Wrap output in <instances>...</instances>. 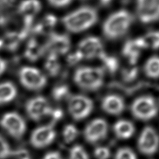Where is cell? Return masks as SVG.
<instances>
[{"label":"cell","instance_id":"1","mask_svg":"<svg viewBox=\"0 0 159 159\" xmlns=\"http://www.w3.org/2000/svg\"><path fill=\"white\" fill-rule=\"evenodd\" d=\"M98 19L97 11L90 6L80 7L62 18V23L66 30L72 33H79L93 26Z\"/></svg>","mask_w":159,"mask_h":159},{"label":"cell","instance_id":"2","mask_svg":"<svg viewBox=\"0 0 159 159\" xmlns=\"http://www.w3.org/2000/svg\"><path fill=\"white\" fill-rule=\"evenodd\" d=\"M132 14L125 9L117 11L110 15L102 25L104 35L109 40H116L124 35L132 24Z\"/></svg>","mask_w":159,"mask_h":159},{"label":"cell","instance_id":"3","mask_svg":"<svg viewBox=\"0 0 159 159\" xmlns=\"http://www.w3.org/2000/svg\"><path fill=\"white\" fill-rule=\"evenodd\" d=\"M73 80L80 88L94 91L102 86L104 70L101 67L81 66L75 71Z\"/></svg>","mask_w":159,"mask_h":159},{"label":"cell","instance_id":"4","mask_svg":"<svg viewBox=\"0 0 159 159\" xmlns=\"http://www.w3.org/2000/svg\"><path fill=\"white\" fill-rule=\"evenodd\" d=\"M131 111L133 116L139 120H150L157 114V103L152 96H142L137 98L132 102Z\"/></svg>","mask_w":159,"mask_h":159},{"label":"cell","instance_id":"5","mask_svg":"<svg viewBox=\"0 0 159 159\" xmlns=\"http://www.w3.org/2000/svg\"><path fill=\"white\" fill-rule=\"evenodd\" d=\"M20 82L26 89L32 91L40 90L47 84L45 75L36 68L24 66L19 72Z\"/></svg>","mask_w":159,"mask_h":159},{"label":"cell","instance_id":"6","mask_svg":"<svg viewBox=\"0 0 159 159\" xmlns=\"http://www.w3.org/2000/svg\"><path fill=\"white\" fill-rule=\"evenodd\" d=\"M93 109L92 100L84 95L76 94L68 99V111L71 116L76 120L87 117Z\"/></svg>","mask_w":159,"mask_h":159},{"label":"cell","instance_id":"7","mask_svg":"<svg viewBox=\"0 0 159 159\" xmlns=\"http://www.w3.org/2000/svg\"><path fill=\"white\" fill-rule=\"evenodd\" d=\"M1 125L13 138L19 139L26 130V124L22 117L16 112L5 114L1 118Z\"/></svg>","mask_w":159,"mask_h":159},{"label":"cell","instance_id":"8","mask_svg":"<svg viewBox=\"0 0 159 159\" xmlns=\"http://www.w3.org/2000/svg\"><path fill=\"white\" fill-rule=\"evenodd\" d=\"M52 108L47 99L42 96L30 99L25 104V111L28 116L35 121H39L47 117Z\"/></svg>","mask_w":159,"mask_h":159},{"label":"cell","instance_id":"9","mask_svg":"<svg viewBox=\"0 0 159 159\" xmlns=\"http://www.w3.org/2000/svg\"><path fill=\"white\" fill-rule=\"evenodd\" d=\"M136 12L140 21L150 24L159 19V0H137Z\"/></svg>","mask_w":159,"mask_h":159},{"label":"cell","instance_id":"10","mask_svg":"<svg viewBox=\"0 0 159 159\" xmlns=\"http://www.w3.org/2000/svg\"><path fill=\"white\" fill-rule=\"evenodd\" d=\"M159 147V137L156 130L150 126L145 127L138 140L140 152L146 155L154 154Z\"/></svg>","mask_w":159,"mask_h":159},{"label":"cell","instance_id":"11","mask_svg":"<svg viewBox=\"0 0 159 159\" xmlns=\"http://www.w3.org/2000/svg\"><path fill=\"white\" fill-rule=\"evenodd\" d=\"M76 50L83 59L99 58L104 52L101 40L94 36H89L80 42Z\"/></svg>","mask_w":159,"mask_h":159},{"label":"cell","instance_id":"12","mask_svg":"<svg viewBox=\"0 0 159 159\" xmlns=\"http://www.w3.org/2000/svg\"><path fill=\"white\" fill-rule=\"evenodd\" d=\"M56 132L53 125H44L36 128L30 135L31 145L37 148H42L51 144L55 140Z\"/></svg>","mask_w":159,"mask_h":159},{"label":"cell","instance_id":"13","mask_svg":"<svg viewBox=\"0 0 159 159\" xmlns=\"http://www.w3.org/2000/svg\"><path fill=\"white\" fill-rule=\"evenodd\" d=\"M108 132V125L103 119H96L90 122L85 127L84 136L86 140L94 143L104 139Z\"/></svg>","mask_w":159,"mask_h":159},{"label":"cell","instance_id":"14","mask_svg":"<svg viewBox=\"0 0 159 159\" xmlns=\"http://www.w3.org/2000/svg\"><path fill=\"white\" fill-rule=\"evenodd\" d=\"M71 41L68 35L51 32L45 44V49L48 53L57 55H64L70 49Z\"/></svg>","mask_w":159,"mask_h":159},{"label":"cell","instance_id":"15","mask_svg":"<svg viewBox=\"0 0 159 159\" xmlns=\"http://www.w3.org/2000/svg\"><path fill=\"white\" fill-rule=\"evenodd\" d=\"M145 49L141 37L127 40L122 48V55L131 65H135L140 55L141 51Z\"/></svg>","mask_w":159,"mask_h":159},{"label":"cell","instance_id":"16","mask_svg":"<svg viewBox=\"0 0 159 159\" xmlns=\"http://www.w3.org/2000/svg\"><path fill=\"white\" fill-rule=\"evenodd\" d=\"M102 109L111 115L121 114L124 108L125 103L122 98L117 94H109L105 96L101 102Z\"/></svg>","mask_w":159,"mask_h":159},{"label":"cell","instance_id":"17","mask_svg":"<svg viewBox=\"0 0 159 159\" xmlns=\"http://www.w3.org/2000/svg\"><path fill=\"white\" fill-rule=\"evenodd\" d=\"M42 8L39 0H23L19 5V14L24 17L32 18L37 14Z\"/></svg>","mask_w":159,"mask_h":159},{"label":"cell","instance_id":"18","mask_svg":"<svg viewBox=\"0 0 159 159\" xmlns=\"http://www.w3.org/2000/svg\"><path fill=\"white\" fill-rule=\"evenodd\" d=\"M114 131L118 138L120 139H127L133 135L135 128L133 124L130 121L120 120L114 124Z\"/></svg>","mask_w":159,"mask_h":159},{"label":"cell","instance_id":"19","mask_svg":"<svg viewBox=\"0 0 159 159\" xmlns=\"http://www.w3.org/2000/svg\"><path fill=\"white\" fill-rule=\"evenodd\" d=\"M17 91L16 86L11 81L0 83V104L12 101L17 96Z\"/></svg>","mask_w":159,"mask_h":159},{"label":"cell","instance_id":"20","mask_svg":"<svg viewBox=\"0 0 159 159\" xmlns=\"http://www.w3.org/2000/svg\"><path fill=\"white\" fill-rule=\"evenodd\" d=\"M43 53V48L35 39H30L27 45L24 55L30 61L38 60Z\"/></svg>","mask_w":159,"mask_h":159},{"label":"cell","instance_id":"21","mask_svg":"<svg viewBox=\"0 0 159 159\" xmlns=\"http://www.w3.org/2000/svg\"><path fill=\"white\" fill-rule=\"evenodd\" d=\"M57 22V17L53 14H47L35 25V31L39 34L49 33L55 26Z\"/></svg>","mask_w":159,"mask_h":159},{"label":"cell","instance_id":"22","mask_svg":"<svg viewBox=\"0 0 159 159\" xmlns=\"http://www.w3.org/2000/svg\"><path fill=\"white\" fill-rule=\"evenodd\" d=\"M48 55L45 62V69L49 75L55 76L59 73L61 68L58 56L51 53Z\"/></svg>","mask_w":159,"mask_h":159},{"label":"cell","instance_id":"23","mask_svg":"<svg viewBox=\"0 0 159 159\" xmlns=\"http://www.w3.org/2000/svg\"><path fill=\"white\" fill-rule=\"evenodd\" d=\"M144 72L150 78H159V56H153L146 61L144 65Z\"/></svg>","mask_w":159,"mask_h":159},{"label":"cell","instance_id":"24","mask_svg":"<svg viewBox=\"0 0 159 159\" xmlns=\"http://www.w3.org/2000/svg\"><path fill=\"white\" fill-rule=\"evenodd\" d=\"M99 59L102 61L104 68V70H106L110 73H114L119 68V60L117 58L111 55H108L104 52L99 57Z\"/></svg>","mask_w":159,"mask_h":159},{"label":"cell","instance_id":"25","mask_svg":"<svg viewBox=\"0 0 159 159\" xmlns=\"http://www.w3.org/2000/svg\"><path fill=\"white\" fill-rule=\"evenodd\" d=\"M145 48L157 50L159 48V30L150 31L141 37Z\"/></svg>","mask_w":159,"mask_h":159},{"label":"cell","instance_id":"26","mask_svg":"<svg viewBox=\"0 0 159 159\" xmlns=\"http://www.w3.org/2000/svg\"><path fill=\"white\" fill-rule=\"evenodd\" d=\"M52 97L55 101H61L64 99H69L70 89L66 84H60L56 85L52 90Z\"/></svg>","mask_w":159,"mask_h":159},{"label":"cell","instance_id":"27","mask_svg":"<svg viewBox=\"0 0 159 159\" xmlns=\"http://www.w3.org/2000/svg\"><path fill=\"white\" fill-rule=\"evenodd\" d=\"M63 137L64 141L70 143L73 142L78 135V129L73 124H67L63 130Z\"/></svg>","mask_w":159,"mask_h":159},{"label":"cell","instance_id":"28","mask_svg":"<svg viewBox=\"0 0 159 159\" xmlns=\"http://www.w3.org/2000/svg\"><path fill=\"white\" fill-rule=\"evenodd\" d=\"M69 159H89V157L82 146L76 145L70 151Z\"/></svg>","mask_w":159,"mask_h":159},{"label":"cell","instance_id":"29","mask_svg":"<svg viewBox=\"0 0 159 159\" xmlns=\"http://www.w3.org/2000/svg\"><path fill=\"white\" fill-rule=\"evenodd\" d=\"M12 150L7 142L0 135V159H6L11 157Z\"/></svg>","mask_w":159,"mask_h":159},{"label":"cell","instance_id":"30","mask_svg":"<svg viewBox=\"0 0 159 159\" xmlns=\"http://www.w3.org/2000/svg\"><path fill=\"white\" fill-rule=\"evenodd\" d=\"M115 159H137V157L130 148L124 147L117 150L116 153Z\"/></svg>","mask_w":159,"mask_h":159},{"label":"cell","instance_id":"31","mask_svg":"<svg viewBox=\"0 0 159 159\" xmlns=\"http://www.w3.org/2000/svg\"><path fill=\"white\" fill-rule=\"evenodd\" d=\"M138 73L139 70L135 66L130 68L124 69L122 71V79L126 82H131L137 78Z\"/></svg>","mask_w":159,"mask_h":159},{"label":"cell","instance_id":"32","mask_svg":"<svg viewBox=\"0 0 159 159\" xmlns=\"http://www.w3.org/2000/svg\"><path fill=\"white\" fill-rule=\"evenodd\" d=\"M94 155L96 159H108L111 155L110 150L106 147H98L94 151Z\"/></svg>","mask_w":159,"mask_h":159},{"label":"cell","instance_id":"33","mask_svg":"<svg viewBox=\"0 0 159 159\" xmlns=\"http://www.w3.org/2000/svg\"><path fill=\"white\" fill-rule=\"evenodd\" d=\"M83 59L81 55H80V53L76 50L75 52L70 54V55H68V62L70 65H75L77 63H78L80 60H81Z\"/></svg>","mask_w":159,"mask_h":159},{"label":"cell","instance_id":"34","mask_svg":"<svg viewBox=\"0 0 159 159\" xmlns=\"http://www.w3.org/2000/svg\"><path fill=\"white\" fill-rule=\"evenodd\" d=\"M50 4L56 7H63L70 4L73 0H47Z\"/></svg>","mask_w":159,"mask_h":159},{"label":"cell","instance_id":"35","mask_svg":"<svg viewBox=\"0 0 159 159\" xmlns=\"http://www.w3.org/2000/svg\"><path fill=\"white\" fill-rule=\"evenodd\" d=\"M43 159H63V158L60 152L57 151H53L45 154Z\"/></svg>","mask_w":159,"mask_h":159},{"label":"cell","instance_id":"36","mask_svg":"<svg viewBox=\"0 0 159 159\" xmlns=\"http://www.w3.org/2000/svg\"><path fill=\"white\" fill-rule=\"evenodd\" d=\"M7 67V63L6 61L0 57V75H1L6 70Z\"/></svg>","mask_w":159,"mask_h":159},{"label":"cell","instance_id":"37","mask_svg":"<svg viewBox=\"0 0 159 159\" xmlns=\"http://www.w3.org/2000/svg\"><path fill=\"white\" fill-rule=\"evenodd\" d=\"M6 21V16L0 11V25H3Z\"/></svg>","mask_w":159,"mask_h":159},{"label":"cell","instance_id":"38","mask_svg":"<svg viewBox=\"0 0 159 159\" xmlns=\"http://www.w3.org/2000/svg\"><path fill=\"white\" fill-rule=\"evenodd\" d=\"M111 0H99L100 3L103 6L108 5L111 2Z\"/></svg>","mask_w":159,"mask_h":159},{"label":"cell","instance_id":"39","mask_svg":"<svg viewBox=\"0 0 159 159\" xmlns=\"http://www.w3.org/2000/svg\"><path fill=\"white\" fill-rule=\"evenodd\" d=\"M14 0H0V2L4 4H9Z\"/></svg>","mask_w":159,"mask_h":159},{"label":"cell","instance_id":"40","mask_svg":"<svg viewBox=\"0 0 159 159\" xmlns=\"http://www.w3.org/2000/svg\"><path fill=\"white\" fill-rule=\"evenodd\" d=\"M2 47V39H0V48Z\"/></svg>","mask_w":159,"mask_h":159}]
</instances>
